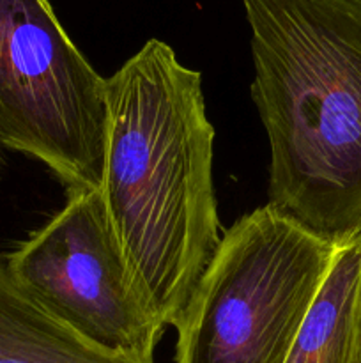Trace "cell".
Returning <instances> with one entry per match:
<instances>
[{
	"label": "cell",
	"mask_w": 361,
	"mask_h": 363,
	"mask_svg": "<svg viewBox=\"0 0 361 363\" xmlns=\"http://www.w3.org/2000/svg\"><path fill=\"white\" fill-rule=\"evenodd\" d=\"M105 103L106 215L142 303L176 328L222 241L202 74L149 39L106 78Z\"/></svg>",
	"instance_id": "cell-1"
},
{
	"label": "cell",
	"mask_w": 361,
	"mask_h": 363,
	"mask_svg": "<svg viewBox=\"0 0 361 363\" xmlns=\"http://www.w3.org/2000/svg\"><path fill=\"white\" fill-rule=\"evenodd\" d=\"M269 142V204L315 236H361V0H241Z\"/></svg>",
	"instance_id": "cell-2"
},
{
	"label": "cell",
	"mask_w": 361,
	"mask_h": 363,
	"mask_svg": "<svg viewBox=\"0 0 361 363\" xmlns=\"http://www.w3.org/2000/svg\"><path fill=\"white\" fill-rule=\"evenodd\" d=\"M338 247L269 202L241 216L176 326V363H285Z\"/></svg>",
	"instance_id": "cell-3"
},
{
	"label": "cell",
	"mask_w": 361,
	"mask_h": 363,
	"mask_svg": "<svg viewBox=\"0 0 361 363\" xmlns=\"http://www.w3.org/2000/svg\"><path fill=\"white\" fill-rule=\"evenodd\" d=\"M105 91L50 0H0V145L41 162L67 190L99 188Z\"/></svg>",
	"instance_id": "cell-4"
},
{
	"label": "cell",
	"mask_w": 361,
	"mask_h": 363,
	"mask_svg": "<svg viewBox=\"0 0 361 363\" xmlns=\"http://www.w3.org/2000/svg\"><path fill=\"white\" fill-rule=\"evenodd\" d=\"M6 262L45 311L85 340L154 362L165 328L134 289L99 188L67 190L64 208Z\"/></svg>",
	"instance_id": "cell-5"
},
{
	"label": "cell",
	"mask_w": 361,
	"mask_h": 363,
	"mask_svg": "<svg viewBox=\"0 0 361 363\" xmlns=\"http://www.w3.org/2000/svg\"><path fill=\"white\" fill-rule=\"evenodd\" d=\"M0 363H154L103 350L53 318L0 257Z\"/></svg>",
	"instance_id": "cell-6"
},
{
	"label": "cell",
	"mask_w": 361,
	"mask_h": 363,
	"mask_svg": "<svg viewBox=\"0 0 361 363\" xmlns=\"http://www.w3.org/2000/svg\"><path fill=\"white\" fill-rule=\"evenodd\" d=\"M361 305V236L340 243L285 363H350Z\"/></svg>",
	"instance_id": "cell-7"
},
{
	"label": "cell",
	"mask_w": 361,
	"mask_h": 363,
	"mask_svg": "<svg viewBox=\"0 0 361 363\" xmlns=\"http://www.w3.org/2000/svg\"><path fill=\"white\" fill-rule=\"evenodd\" d=\"M350 363H361V308L360 315H357V326H356V339H354V350Z\"/></svg>",
	"instance_id": "cell-8"
},
{
	"label": "cell",
	"mask_w": 361,
	"mask_h": 363,
	"mask_svg": "<svg viewBox=\"0 0 361 363\" xmlns=\"http://www.w3.org/2000/svg\"><path fill=\"white\" fill-rule=\"evenodd\" d=\"M2 169H4V158L2 155H0V176H2Z\"/></svg>",
	"instance_id": "cell-9"
}]
</instances>
